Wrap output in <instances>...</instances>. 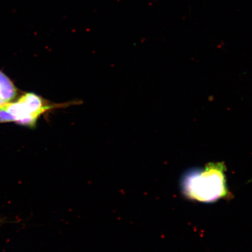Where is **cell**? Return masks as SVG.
Here are the masks:
<instances>
[{
  "instance_id": "277c9868",
  "label": "cell",
  "mask_w": 252,
  "mask_h": 252,
  "mask_svg": "<svg viewBox=\"0 0 252 252\" xmlns=\"http://www.w3.org/2000/svg\"><path fill=\"white\" fill-rule=\"evenodd\" d=\"M0 222H1V220H0Z\"/></svg>"
},
{
  "instance_id": "3957f363",
  "label": "cell",
  "mask_w": 252,
  "mask_h": 252,
  "mask_svg": "<svg viewBox=\"0 0 252 252\" xmlns=\"http://www.w3.org/2000/svg\"><path fill=\"white\" fill-rule=\"evenodd\" d=\"M18 90L13 82L0 70V108L15 100Z\"/></svg>"
},
{
  "instance_id": "6da1fadb",
  "label": "cell",
  "mask_w": 252,
  "mask_h": 252,
  "mask_svg": "<svg viewBox=\"0 0 252 252\" xmlns=\"http://www.w3.org/2000/svg\"><path fill=\"white\" fill-rule=\"evenodd\" d=\"M224 163H210L189 170L182 176L181 188L188 199L210 203L230 197Z\"/></svg>"
},
{
  "instance_id": "7a4b0ae2",
  "label": "cell",
  "mask_w": 252,
  "mask_h": 252,
  "mask_svg": "<svg viewBox=\"0 0 252 252\" xmlns=\"http://www.w3.org/2000/svg\"><path fill=\"white\" fill-rule=\"evenodd\" d=\"M82 103L80 100H72L56 103L35 93H25L17 100L0 108V124L15 122L19 125L33 128L36 127L42 116L56 109L67 108Z\"/></svg>"
}]
</instances>
